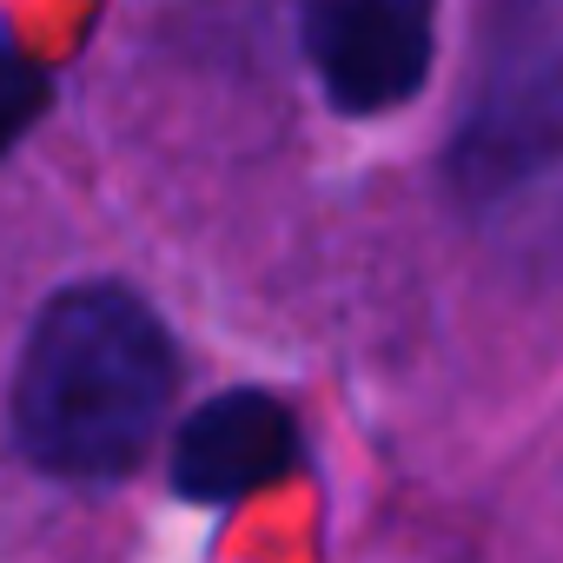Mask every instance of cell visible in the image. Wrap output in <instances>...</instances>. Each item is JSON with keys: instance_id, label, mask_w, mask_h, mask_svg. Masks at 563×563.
<instances>
[{"instance_id": "obj_2", "label": "cell", "mask_w": 563, "mask_h": 563, "mask_svg": "<svg viewBox=\"0 0 563 563\" xmlns=\"http://www.w3.org/2000/svg\"><path fill=\"white\" fill-rule=\"evenodd\" d=\"M464 212L523 265L563 272V0L510 8L451 146Z\"/></svg>"}, {"instance_id": "obj_5", "label": "cell", "mask_w": 563, "mask_h": 563, "mask_svg": "<svg viewBox=\"0 0 563 563\" xmlns=\"http://www.w3.org/2000/svg\"><path fill=\"white\" fill-rule=\"evenodd\" d=\"M47 100V74L34 60H21L14 47H0V146H8Z\"/></svg>"}, {"instance_id": "obj_3", "label": "cell", "mask_w": 563, "mask_h": 563, "mask_svg": "<svg viewBox=\"0 0 563 563\" xmlns=\"http://www.w3.org/2000/svg\"><path fill=\"white\" fill-rule=\"evenodd\" d=\"M306 54L339 113H385L431 74V14L411 0H325L306 14Z\"/></svg>"}, {"instance_id": "obj_1", "label": "cell", "mask_w": 563, "mask_h": 563, "mask_svg": "<svg viewBox=\"0 0 563 563\" xmlns=\"http://www.w3.org/2000/svg\"><path fill=\"white\" fill-rule=\"evenodd\" d=\"M173 339L126 286L60 292L14 378L21 451L60 477H120L173 405Z\"/></svg>"}, {"instance_id": "obj_4", "label": "cell", "mask_w": 563, "mask_h": 563, "mask_svg": "<svg viewBox=\"0 0 563 563\" xmlns=\"http://www.w3.org/2000/svg\"><path fill=\"white\" fill-rule=\"evenodd\" d=\"M299 464V424L265 391H225L179 424L173 490L192 504H232L278 484Z\"/></svg>"}]
</instances>
